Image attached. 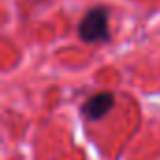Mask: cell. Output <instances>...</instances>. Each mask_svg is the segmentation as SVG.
Listing matches in <instances>:
<instances>
[{"instance_id": "6da1fadb", "label": "cell", "mask_w": 160, "mask_h": 160, "mask_svg": "<svg viewBox=\"0 0 160 160\" xmlns=\"http://www.w3.org/2000/svg\"><path fill=\"white\" fill-rule=\"evenodd\" d=\"M77 34L87 43H100L109 40V12L104 6H96L85 13L77 27Z\"/></svg>"}, {"instance_id": "7a4b0ae2", "label": "cell", "mask_w": 160, "mask_h": 160, "mask_svg": "<svg viewBox=\"0 0 160 160\" xmlns=\"http://www.w3.org/2000/svg\"><path fill=\"white\" fill-rule=\"evenodd\" d=\"M113 104H115V96L111 92H98V94L91 96L83 104L81 111H83V115L89 121L96 122V121H100L102 117H106L109 113V109L113 108Z\"/></svg>"}]
</instances>
